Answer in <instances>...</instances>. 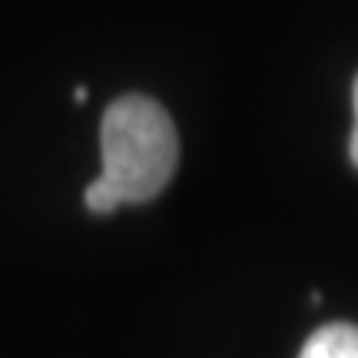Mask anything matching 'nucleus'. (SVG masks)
I'll return each instance as SVG.
<instances>
[{
    "label": "nucleus",
    "mask_w": 358,
    "mask_h": 358,
    "mask_svg": "<svg viewBox=\"0 0 358 358\" xmlns=\"http://www.w3.org/2000/svg\"><path fill=\"white\" fill-rule=\"evenodd\" d=\"M73 96H77V100L83 103V100H87V87H77V90H73Z\"/></svg>",
    "instance_id": "4"
},
{
    "label": "nucleus",
    "mask_w": 358,
    "mask_h": 358,
    "mask_svg": "<svg viewBox=\"0 0 358 358\" xmlns=\"http://www.w3.org/2000/svg\"><path fill=\"white\" fill-rule=\"evenodd\" d=\"M352 106H355V127H352V140H348V156L358 166V77H355V90H352Z\"/></svg>",
    "instance_id": "3"
},
{
    "label": "nucleus",
    "mask_w": 358,
    "mask_h": 358,
    "mask_svg": "<svg viewBox=\"0 0 358 358\" xmlns=\"http://www.w3.org/2000/svg\"><path fill=\"white\" fill-rule=\"evenodd\" d=\"M299 358H358V325L329 322L306 338Z\"/></svg>",
    "instance_id": "2"
},
{
    "label": "nucleus",
    "mask_w": 358,
    "mask_h": 358,
    "mask_svg": "<svg viewBox=\"0 0 358 358\" xmlns=\"http://www.w3.org/2000/svg\"><path fill=\"white\" fill-rule=\"evenodd\" d=\"M100 153L103 173L83 192L90 213L106 216L123 203H150L179 166L176 123L150 96H120L103 113Z\"/></svg>",
    "instance_id": "1"
}]
</instances>
